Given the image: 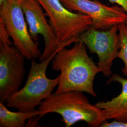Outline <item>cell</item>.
<instances>
[{
    "label": "cell",
    "mask_w": 127,
    "mask_h": 127,
    "mask_svg": "<svg viewBox=\"0 0 127 127\" xmlns=\"http://www.w3.org/2000/svg\"><path fill=\"white\" fill-rule=\"evenodd\" d=\"M0 19L4 23L14 46L26 59L32 61L39 58L41 51L38 43L30 34L20 0H5L0 5Z\"/></svg>",
    "instance_id": "cell-5"
},
{
    "label": "cell",
    "mask_w": 127,
    "mask_h": 127,
    "mask_svg": "<svg viewBox=\"0 0 127 127\" xmlns=\"http://www.w3.org/2000/svg\"><path fill=\"white\" fill-rule=\"evenodd\" d=\"M21 5L27 22L29 32L32 40L38 43L40 34L43 37L45 47L39 57V61L49 58L57 50L73 43L59 42L53 28L46 18L42 6L37 0H20Z\"/></svg>",
    "instance_id": "cell-8"
},
{
    "label": "cell",
    "mask_w": 127,
    "mask_h": 127,
    "mask_svg": "<svg viewBox=\"0 0 127 127\" xmlns=\"http://www.w3.org/2000/svg\"><path fill=\"white\" fill-rule=\"evenodd\" d=\"M25 59L12 43L0 42V102L4 103L20 89L26 73Z\"/></svg>",
    "instance_id": "cell-7"
},
{
    "label": "cell",
    "mask_w": 127,
    "mask_h": 127,
    "mask_svg": "<svg viewBox=\"0 0 127 127\" xmlns=\"http://www.w3.org/2000/svg\"><path fill=\"white\" fill-rule=\"evenodd\" d=\"M86 48L80 40L74 43L70 49L64 47L55 56L52 60V68L60 72L55 93L78 91L97 96L94 90V81L101 71L89 56Z\"/></svg>",
    "instance_id": "cell-1"
},
{
    "label": "cell",
    "mask_w": 127,
    "mask_h": 127,
    "mask_svg": "<svg viewBox=\"0 0 127 127\" xmlns=\"http://www.w3.org/2000/svg\"><path fill=\"white\" fill-rule=\"evenodd\" d=\"M66 8L91 17V27L106 30L127 22V13L119 5L108 6L96 0H60Z\"/></svg>",
    "instance_id": "cell-9"
},
{
    "label": "cell",
    "mask_w": 127,
    "mask_h": 127,
    "mask_svg": "<svg viewBox=\"0 0 127 127\" xmlns=\"http://www.w3.org/2000/svg\"><path fill=\"white\" fill-rule=\"evenodd\" d=\"M37 0L49 17V23L60 44L80 41L81 35L91 26L90 16L68 9L60 0Z\"/></svg>",
    "instance_id": "cell-4"
},
{
    "label": "cell",
    "mask_w": 127,
    "mask_h": 127,
    "mask_svg": "<svg viewBox=\"0 0 127 127\" xmlns=\"http://www.w3.org/2000/svg\"><path fill=\"white\" fill-rule=\"evenodd\" d=\"M116 82L122 86L121 93L111 100L98 102L95 105L104 111L107 120L127 122V79L117 74H114L110 78L107 83Z\"/></svg>",
    "instance_id": "cell-10"
},
{
    "label": "cell",
    "mask_w": 127,
    "mask_h": 127,
    "mask_svg": "<svg viewBox=\"0 0 127 127\" xmlns=\"http://www.w3.org/2000/svg\"><path fill=\"white\" fill-rule=\"evenodd\" d=\"M38 110L40 118L50 113L59 114L66 127L79 122H84L90 127H100L107 121L104 111L91 104L83 92L78 91L53 93L42 101Z\"/></svg>",
    "instance_id": "cell-2"
},
{
    "label": "cell",
    "mask_w": 127,
    "mask_h": 127,
    "mask_svg": "<svg viewBox=\"0 0 127 127\" xmlns=\"http://www.w3.org/2000/svg\"><path fill=\"white\" fill-rule=\"evenodd\" d=\"M0 102V127H24L27 120L39 115L38 110L29 112H12Z\"/></svg>",
    "instance_id": "cell-11"
},
{
    "label": "cell",
    "mask_w": 127,
    "mask_h": 127,
    "mask_svg": "<svg viewBox=\"0 0 127 127\" xmlns=\"http://www.w3.org/2000/svg\"><path fill=\"white\" fill-rule=\"evenodd\" d=\"M110 2L114 3L121 6L127 13V0H108Z\"/></svg>",
    "instance_id": "cell-14"
},
{
    "label": "cell",
    "mask_w": 127,
    "mask_h": 127,
    "mask_svg": "<svg viewBox=\"0 0 127 127\" xmlns=\"http://www.w3.org/2000/svg\"><path fill=\"white\" fill-rule=\"evenodd\" d=\"M100 127H127V122H121L114 120L108 123L106 121L101 125Z\"/></svg>",
    "instance_id": "cell-13"
},
{
    "label": "cell",
    "mask_w": 127,
    "mask_h": 127,
    "mask_svg": "<svg viewBox=\"0 0 127 127\" xmlns=\"http://www.w3.org/2000/svg\"><path fill=\"white\" fill-rule=\"evenodd\" d=\"M120 48L118 58L121 59L124 66L122 69L124 75L127 76V22L118 25Z\"/></svg>",
    "instance_id": "cell-12"
},
{
    "label": "cell",
    "mask_w": 127,
    "mask_h": 127,
    "mask_svg": "<svg viewBox=\"0 0 127 127\" xmlns=\"http://www.w3.org/2000/svg\"><path fill=\"white\" fill-rule=\"evenodd\" d=\"M91 53L96 54L98 66L104 76L110 77L114 59L118 58L120 48L118 25L106 30H100L90 27L80 37Z\"/></svg>",
    "instance_id": "cell-6"
},
{
    "label": "cell",
    "mask_w": 127,
    "mask_h": 127,
    "mask_svg": "<svg viewBox=\"0 0 127 127\" xmlns=\"http://www.w3.org/2000/svg\"><path fill=\"white\" fill-rule=\"evenodd\" d=\"M63 48L40 63H37L35 59L32 60L25 85L6 100L5 103L8 107L22 112L32 111L43 101L52 95L55 88L59 85L60 75L55 79H50L47 77L46 72L55 56Z\"/></svg>",
    "instance_id": "cell-3"
},
{
    "label": "cell",
    "mask_w": 127,
    "mask_h": 127,
    "mask_svg": "<svg viewBox=\"0 0 127 127\" xmlns=\"http://www.w3.org/2000/svg\"><path fill=\"white\" fill-rule=\"evenodd\" d=\"M5 0H0V5L2 4Z\"/></svg>",
    "instance_id": "cell-15"
}]
</instances>
